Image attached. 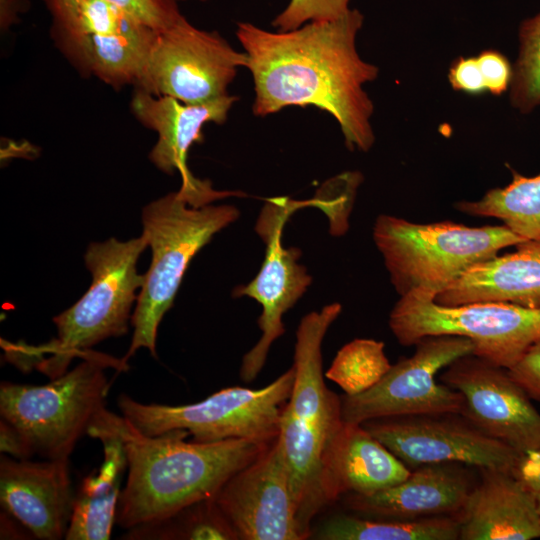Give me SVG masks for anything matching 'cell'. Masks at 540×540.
Here are the masks:
<instances>
[{
    "label": "cell",
    "mask_w": 540,
    "mask_h": 540,
    "mask_svg": "<svg viewBox=\"0 0 540 540\" xmlns=\"http://www.w3.org/2000/svg\"><path fill=\"white\" fill-rule=\"evenodd\" d=\"M363 23L358 9L283 32L238 22L236 36L254 82V115L315 106L336 119L348 149L370 150L375 142L374 105L363 85L378 77L379 68L357 51Z\"/></svg>",
    "instance_id": "1"
},
{
    "label": "cell",
    "mask_w": 540,
    "mask_h": 540,
    "mask_svg": "<svg viewBox=\"0 0 540 540\" xmlns=\"http://www.w3.org/2000/svg\"><path fill=\"white\" fill-rule=\"evenodd\" d=\"M97 419L120 438L126 454V480L116 512V524L125 530L214 499L229 478L273 443L187 441L188 432L180 429L148 436L107 408Z\"/></svg>",
    "instance_id": "2"
},
{
    "label": "cell",
    "mask_w": 540,
    "mask_h": 540,
    "mask_svg": "<svg viewBox=\"0 0 540 540\" xmlns=\"http://www.w3.org/2000/svg\"><path fill=\"white\" fill-rule=\"evenodd\" d=\"M339 303L305 315L297 329L294 383L279 422L276 441L285 459L297 521L302 535H310V522L327 505L323 495L325 463L344 421L341 397L324 382L321 345L341 313Z\"/></svg>",
    "instance_id": "3"
},
{
    "label": "cell",
    "mask_w": 540,
    "mask_h": 540,
    "mask_svg": "<svg viewBox=\"0 0 540 540\" xmlns=\"http://www.w3.org/2000/svg\"><path fill=\"white\" fill-rule=\"evenodd\" d=\"M148 246L144 233L128 241L110 238L89 245L84 261L92 276L87 292L70 308L53 318L57 336L39 347L16 345L24 358L19 367H35L54 379L67 371L76 357L94 345L127 334L131 308L144 284L137 260Z\"/></svg>",
    "instance_id": "4"
},
{
    "label": "cell",
    "mask_w": 540,
    "mask_h": 540,
    "mask_svg": "<svg viewBox=\"0 0 540 540\" xmlns=\"http://www.w3.org/2000/svg\"><path fill=\"white\" fill-rule=\"evenodd\" d=\"M82 361L44 385L2 382L0 420L20 437L28 458H69L106 409L107 367L125 371L122 359L87 351Z\"/></svg>",
    "instance_id": "5"
},
{
    "label": "cell",
    "mask_w": 540,
    "mask_h": 540,
    "mask_svg": "<svg viewBox=\"0 0 540 540\" xmlns=\"http://www.w3.org/2000/svg\"><path fill=\"white\" fill-rule=\"evenodd\" d=\"M240 215L233 205L192 206L178 190L143 208V233L152 250V261L131 317L133 336L122 360L140 348L157 357L159 324L173 306L178 288L192 258L211 238Z\"/></svg>",
    "instance_id": "6"
},
{
    "label": "cell",
    "mask_w": 540,
    "mask_h": 540,
    "mask_svg": "<svg viewBox=\"0 0 540 540\" xmlns=\"http://www.w3.org/2000/svg\"><path fill=\"white\" fill-rule=\"evenodd\" d=\"M373 240L400 296L416 289L436 296L473 265L526 241L505 225L415 223L387 214L376 218Z\"/></svg>",
    "instance_id": "7"
},
{
    "label": "cell",
    "mask_w": 540,
    "mask_h": 540,
    "mask_svg": "<svg viewBox=\"0 0 540 540\" xmlns=\"http://www.w3.org/2000/svg\"><path fill=\"white\" fill-rule=\"evenodd\" d=\"M293 366L261 389L229 387L187 405L146 404L121 394V415L139 432L155 436L185 430L193 441L249 439L272 443L294 383Z\"/></svg>",
    "instance_id": "8"
},
{
    "label": "cell",
    "mask_w": 540,
    "mask_h": 540,
    "mask_svg": "<svg viewBox=\"0 0 540 540\" xmlns=\"http://www.w3.org/2000/svg\"><path fill=\"white\" fill-rule=\"evenodd\" d=\"M434 298L421 289L400 296L389 327L401 345H415L427 336H463L473 342V354L510 369L540 337V309L507 302L443 306Z\"/></svg>",
    "instance_id": "9"
},
{
    "label": "cell",
    "mask_w": 540,
    "mask_h": 540,
    "mask_svg": "<svg viewBox=\"0 0 540 540\" xmlns=\"http://www.w3.org/2000/svg\"><path fill=\"white\" fill-rule=\"evenodd\" d=\"M410 357L401 358L372 388L341 396L345 423L416 414L461 413L463 396L436 380L440 370L456 359L473 354V342L458 335L427 336L415 344Z\"/></svg>",
    "instance_id": "10"
},
{
    "label": "cell",
    "mask_w": 540,
    "mask_h": 540,
    "mask_svg": "<svg viewBox=\"0 0 540 540\" xmlns=\"http://www.w3.org/2000/svg\"><path fill=\"white\" fill-rule=\"evenodd\" d=\"M247 66L219 33L193 26L184 16L158 31L135 86L155 96L184 103H205L227 96L238 68Z\"/></svg>",
    "instance_id": "11"
},
{
    "label": "cell",
    "mask_w": 540,
    "mask_h": 540,
    "mask_svg": "<svg viewBox=\"0 0 540 540\" xmlns=\"http://www.w3.org/2000/svg\"><path fill=\"white\" fill-rule=\"evenodd\" d=\"M362 425L411 470L436 463L512 471L520 453L461 413L379 418Z\"/></svg>",
    "instance_id": "12"
},
{
    "label": "cell",
    "mask_w": 540,
    "mask_h": 540,
    "mask_svg": "<svg viewBox=\"0 0 540 540\" xmlns=\"http://www.w3.org/2000/svg\"><path fill=\"white\" fill-rule=\"evenodd\" d=\"M297 203L285 197L271 198L262 209L256 231L266 243L263 264L253 280L237 286L234 296H247L262 307L258 319L261 337L242 359L240 378L253 381L262 370L273 342L282 336L285 327L283 315L305 293L312 278L298 263L301 251L282 244V230L289 216L298 209Z\"/></svg>",
    "instance_id": "13"
},
{
    "label": "cell",
    "mask_w": 540,
    "mask_h": 540,
    "mask_svg": "<svg viewBox=\"0 0 540 540\" xmlns=\"http://www.w3.org/2000/svg\"><path fill=\"white\" fill-rule=\"evenodd\" d=\"M440 381L464 399L461 414L523 454L540 448V412L508 369L475 354L453 361Z\"/></svg>",
    "instance_id": "14"
},
{
    "label": "cell",
    "mask_w": 540,
    "mask_h": 540,
    "mask_svg": "<svg viewBox=\"0 0 540 540\" xmlns=\"http://www.w3.org/2000/svg\"><path fill=\"white\" fill-rule=\"evenodd\" d=\"M238 539L302 540L289 471L275 440L235 473L214 498Z\"/></svg>",
    "instance_id": "15"
},
{
    "label": "cell",
    "mask_w": 540,
    "mask_h": 540,
    "mask_svg": "<svg viewBox=\"0 0 540 540\" xmlns=\"http://www.w3.org/2000/svg\"><path fill=\"white\" fill-rule=\"evenodd\" d=\"M236 96L227 95L205 103L190 104L167 96H155L135 89L131 111L145 127L158 134L149 159L162 172H179V191L192 206H203L228 196H244L238 191H218L210 181L193 176L187 166L188 152L194 143L203 141L202 128L206 123L223 124Z\"/></svg>",
    "instance_id": "16"
},
{
    "label": "cell",
    "mask_w": 540,
    "mask_h": 540,
    "mask_svg": "<svg viewBox=\"0 0 540 540\" xmlns=\"http://www.w3.org/2000/svg\"><path fill=\"white\" fill-rule=\"evenodd\" d=\"M74 496L69 458L32 461L2 453L1 507L34 538H65Z\"/></svg>",
    "instance_id": "17"
},
{
    "label": "cell",
    "mask_w": 540,
    "mask_h": 540,
    "mask_svg": "<svg viewBox=\"0 0 540 540\" xmlns=\"http://www.w3.org/2000/svg\"><path fill=\"white\" fill-rule=\"evenodd\" d=\"M469 467L453 462L419 466L402 482L370 495L349 494L345 503L361 515L380 519L461 515L477 483Z\"/></svg>",
    "instance_id": "18"
},
{
    "label": "cell",
    "mask_w": 540,
    "mask_h": 540,
    "mask_svg": "<svg viewBox=\"0 0 540 540\" xmlns=\"http://www.w3.org/2000/svg\"><path fill=\"white\" fill-rule=\"evenodd\" d=\"M461 514L460 540L540 538L536 497L509 470L479 469Z\"/></svg>",
    "instance_id": "19"
},
{
    "label": "cell",
    "mask_w": 540,
    "mask_h": 540,
    "mask_svg": "<svg viewBox=\"0 0 540 540\" xmlns=\"http://www.w3.org/2000/svg\"><path fill=\"white\" fill-rule=\"evenodd\" d=\"M516 250L481 261L436 294L443 306L507 302L540 309V241L526 240Z\"/></svg>",
    "instance_id": "20"
},
{
    "label": "cell",
    "mask_w": 540,
    "mask_h": 540,
    "mask_svg": "<svg viewBox=\"0 0 540 540\" xmlns=\"http://www.w3.org/2000/svg\"><path fill=\"white\" fill-rule=\"evenodd\" d=\"M410 473L362 424L344 423L325 463L324 499L330 504L346 493L374 494L402 482Z\"/></svg>",
    "instance_id": "21"
},
{
    "label": "cell",
    "mask_w": 540,
    "mask_h": 540,
    "mask_svg": "<svg viewBox=\"0 0 540 540\" xmlns=\"http://www.w3.org/2000/svg\"><path fill=\"white\" fill-rule=\"evenodd\" d=\"M87 435L103 446V461L87 475L75 492L66 540H107L116 523V512L127 472V458L120 438L97 418Z\"/></svg>",
    "instance_id": "22"
},
{
    "label": "cell",
    "mask_w": 540,
    "mask_h": 540,
    "mask_svg": "<svg viewBox=\"0 0 540 540\" xmlns=\"http://www.w3.org/2000/svg\"><path fill=\"white\" fill-rule=\"evenodd\" d=\"M157 32L145 26L130 33L52 34V37L79 72L119 89L136 86Z\"/></svg>",
    "instance_id": "23"
},
{
    "label": "cell",
    "mask_w": 540,
    "mask_h": 540,
    "mask_svg": "<svg viewBox=\"0 0 540 540\" xmlns=\"http://www.w3.org/2000/svg\"><path fill=\"white\" fill-rule=\"evenodd\" d=\"M461 515L415 520L367 519L335 515L321 524L315 538L323 540H458Z\"/></svg>",
    "instance_id": "24"
},
{
    "label": "cell",
    "mask_w": 540,
    "mask_h": 540,
    "mask_svg": "<svg viewBox=\"0 0 540 540\" xmlns=\"http://www.w3.org/2000/svg\"><path fill=\"white\" fill-rule=\"evenodd\" d=\"M505 187L488 190L479 200L460 201L454 207L467 215L499 219L523 240L540 241V173L524 176L510 169Z\"/></svg>",
    "instance_id": "25"
},
{
    "label": "cell",
    "mask_w": 540,
    "mask_h": 540,
    "mask_svg": "<svg viewBox=\"0 0 540 540\" xmlns=\"http://www.w3.org/2000/svg\"><path fill=\"white\" fill-rule=\"evenodd\" d=\"M44 2L52 16V34L130 33L148 26L121 7L105 0Z\"/></svg>",
    "instance_id": "26"
},
{
    "label": "cell",
    "mask_w": 540,
    "mask_h": 540,
    "mask_svg": "<svg viewBox=\"0 0 540 540\" xmlns=\"http://www.w3.org/2000/svg\"><path fill=\"white\" fill-rule=\"evenodd\" d=\"M385 344L358 338L345 344L336 354L325 377L337 384L345 395L353 396L376 385L391 368Z\"/></svg>",
    "instance_id": "27"
},
{
    "label": "cell",
    "mask_w": 540,
    "mask_h": 540,
    "mask_svg": "<svg viewBox=\"0 0 540 540\" xmlns=\"http://www.w3.org/2000/svg\"><path fill=\"white\" fill-rule=\"evenodd\" d=\"M509 100L524 115L540 106V12L519 25Z\"/></svg>",
    "instance_id": "28"
},
{
    "label": "cell",
    "mask_w": 540,
    "mask_h": 540,
    "mask_svg": "<svg viewBox=\"0 0 540 540\" xmlns=\"http://www.w3.org/2000/svg\"><path fill=\"white\" fill-rule=\"evenodd\" d=\"M351 0H290L274 18L277 31H290L311 22H329L345 15Z\"/></svg>",
    "instance_id": "29"
},
{
    "label": "cell",
    "mask_w": 540,
    "mask_h": 540,
    "mask_svg": "<svg viewBox=\"0 0 540 540\" xmlns=\"http://www.w3.org/2000/svg\"><path fill=\"white\" fill-rule=\"evenodd\" d=\"M113 3L150 26L162 31L178 22L181 14L177 0H105Z\"/></svg>",
    "instance_id": "30"
},
{
    "label": "cell",
    "mask_w": 540,
    "mask_h": 540,
    "mask_svg": "<svg viewBox=\"0 0 540 540\" xmlns=\"http://www.w3.org/2000/svg\"><path fill=\"white\" fill-rule=\"evenodd\" d=\"M476 57L487 92L500 96L509 91L513 77V64L509 59L495 49L483 50Z\"/></svg>",
    "instance_id": "31"
},
{
    "label": "cell",
    "mask_w": 540,
    "mask_h": 540,
    "mask_svg": "<svg viewBox=\"0 0 540 540\" xmlns=\"http://www.w3.org/2000/svg\"><path fill=\"white\" fill-rule=\"evenodd\" d=\"M448 81L458 92L470 95L487 92L477 57L474 56L456 58L449 68Z\"/></svg>",
    "instance_id": "32"
},
{
    "label": "cell",
    "mask_w": 540,
    "mask_h": 540,
    "mask_svg": "<svg viewBox=\"0 0 540 540\" xmlns=\"http://www.w3.org/2000/svg\"><path fill=\"white\" fill-rule=\"evenodd\" d=\"M508 371L532 400L540 402V337Z\"/></svg>",
    "instance_id": "33"
},
{
    "label": "cell",
    "mask_w": 540,
    "mask_h": 540,
    "mask_svg": "<svg viewBox=\"0 0 540 540\" xmlns=\"http://www.w3.org/2000/svg\"><path fill=\"white\" fill-rule=\"evenodd\" d=\"M511 473L531 493H540V448L520 454Z\"/></svg>",
    "instance_id": "34"
},
{
    "label": "cell",
    "mask_w": 540,
    "mask_h": 540,
    "mask_svg": "<svg viewBox=\"0 0 540 540\" xmlns=\"http://www.w3.org/2000/svg\"><path fill=\"white\" fill-rule=\"evenodd\" d=\"M26 6L24 0H0V26L7 30L18 21V15Z\"/></svg>",
    "instance_id": "35"
},
{
    "label": "cell",
    "mask_w": 540,
    "mask_h": 540,
    "mask_svg": "<svg viewBox=\"0 0 540 540\" xmlns=\"http://www.w3.org/2000/svg\"><path fill=\"white\" fill-rule=\"evenodd\" d=\"M535 497H536L538 512L540 514V493L536 494Z\"/></svg>",
    "instance_id": "36"
},
{
    "label": "cell",
    "mask_w": 540,
    "mask_h": 540,
    "mask_svg": "<svg viewBox=\"0 0 540 540\" xmlns=\"http://www.w3.org/2000/svg\"><path fill=\"white\" fill-rule=\"evenodd\" d=\"M198 1H206V0H198Z\"/></svg>",
    "instance_id": "37"
}]
</instances>
